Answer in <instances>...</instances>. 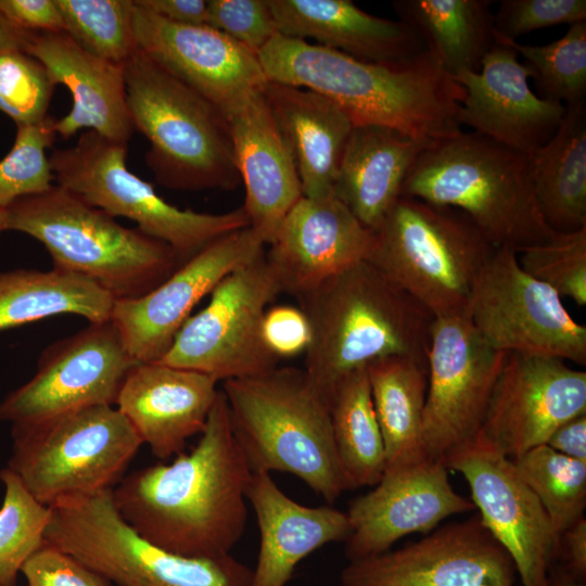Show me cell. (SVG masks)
Masks as SVG:
<instances>
[{"instance_id":"cell-1","label":"cell","mask_w":586,"mask_h":586,"mask_svg":"<svg viewBox=\"0 0 586 586\" xmlns=\"http://www.w3.org/2000/svg\"><path fill=\"white\" fill-rule=\"evenodd\" d=\"M252 473L219 390L191 451L126 474L112 497L123 519L155 546L184 557H217L243 536Z\"/></svg>"},{"instance_id":"cell-2","label":"cell","mask_w":586,"mask_h":586,"mask_svg":"<svg viewBox=\"0 0 586 586\" xmlns=\"http://www.w3.org/2000/svg\"><path fill=\"white\" fill-rule=\"evenodd\" d=\"M258 59L268 81L326 97L354 126H385L431 142L462 131L464 90L426 50L404 62L374 63L278 34Z\"/></svg>"},{"instance_id":"cell-3","label":"cell","mask_w":586,"mask_h":586,"mask_svg":"<svg viewBox=\"0 0 586 586\" xmlns=\"http://www.w3.org/2000/svg\"><path fill=\"white\" fill-rule=\"evenodd\" d=\"M297 301L311 334L303 369L327 402L345 377L373 360L403 356L426 362L434 316L368 260Z\"/></svg>"},{"instance_id":"cell-4","label":"cell","mask_w":586,"mask_h":586,"mask_svg":"<svg viewBox=\"0 0 586 586\" xmlns=\"http://www.w3.org/2000/svg\"><path fill=\"white\" fill-rule=\"evenodd\" d=\"M402 196L456 208L495 247L517 253L553 234L534 193L531 155L474 131H460L424 149Z\"/></svg>"},{"instance_id":"cell-5","label":"cell","mask_w":586,"mask_h":586,"mask_svg":"<svg viewBox=\"0 0 586 586\" xmlns=\"http://www.w3.org/2000/svg\"><path fill=\"white\" fill-rule=\"evenodd\" d=\"M231 426L253 472H286L332 505L349 489L329 404L304 369L276 367L224 381Z\"/></svg>"},{"instance_id":"cell-6","label":"cell","mask_w":586,"mask_h":586,"mask_svg":"<svg viewBox=\"0 0 586 586\" xmlns=\"http://www.w3.org/2000/svg\"><path fill=\"white\" fill-rule=\"evenodd\" d=\"M7 219L8 230L44 245L53 268L92 281L115 301L149 293L183 264L166 243L120 225L59 184L16 200Z\"/></svg>"},{"instance_id":"cell-7","label":"cell","mask_w":586,"mask_h":586,"mask_svg":"<svg viewBox=\"0 0 586 586\" xmlns=\"http://www.w3.org/2000/svg\"><path fill=\"white\" fill-rule=\"evenodd\" d=\"M124 76L131 123L150 142L144 160L158 184L230 191L241 183L221 110L139 48Z\"/></svg>"},{"instance_id":"cell-8","label":"cell","mask_w":586,"mask_h":586,"mask_svg":"<svg viewBox=\"0 0 586 586\" xmlns=\"http://www.w3.org/2000/svg\"><path fill=\"white\" fill-rule=\"evenodd\" d=\"M496 247L462 212L400 196L374 232L368 257L434 318L468 314Z\"/></svg>"},{"instance_id":"cell-9","label":"cell","mask_w":586,"mask_h":586,"mask_svg":"<svg viewBox=\"0 0 586 586\" xmlns=\"http://www.w3.org/2000/svg\"><path fill=\"white\" fill-rule=\"evenodd\" d=\"M112 491L64 498L49 507L44 540L113 586H251L253 569L230 553L184 557L143 538L117 511Z\"/></svg>"},{"instance_id":"cell-10","label":"cell","mask_w":586,"mask_h":586,"mask_svg":"<svg viewBox=\"0 0 586 586\" xmlns=\"http://www.w3.org/2000/svg\"><path fill=\"white\" fill-rule=\"evenodd\" d=\"M127 143L87 130L75 145L49 156L56 184L113 217L137 224L144 234L169 245L182 263L218 238L250 226L243 206L209 214L181 209L127 167Z\"/></svg>"},{"instance_id":"cell-11","label":"cell","mask_w":586,"mask_h":586,"mask_svg":"<svg viewBox=\"0 0 586 586\" xmlns=\"http://www.w3.org/2000/svg\"><path fill=\"white\" fill-rule=\"evenodd\" d=\"M11 435L7 468L47 507L113 489L143 445L112 405L79 409Z\"/></svg>"},{"instance_id":"cell-12","label":"cell","mask_w":586,"mask_h":586,"mask_svg":"<svg viewBox=\"0 0 586 586\" xmlns=\"http://www.w3.org/2000/svg\"><path fill=\"white\" fill-rule=\"evenodd\" d=\"M282 293L265 253L226 276L208 304L190 316L156 362L207 374L216 381L247 378L278 367L263 337L266 309Z\"/></svg>"},{"instance_id":"cell-13","label":"cell","mask_w":586,"mask_h":586,"mask_svg":"<svg viewBox=\"0 0 586 586\" xmlns=\"http://www.w3.org/2000/svg\"><path fill=\"white\" fill-rule=\"evenodd\" d=\"M468 316L495 349L586 364V328L561 297L526 273L518 253L496 247L474 286Z\"/></svg>"},{"instance_id":"cell-14","label":"cell","mask_w":586,"mask_h":586,"mask_svg":"<svg viewBox=\"0 0 586 586\" xmlns=\"http://www.w3.org/2000/svg\"><path fill=\"white\" fill-rule=\"evenodd\" d=\"M138 364L112 319L89 322L41 353L36 373L0 402V421L11 432L98 405H112Z\"/></svg>"},{"instance_id":"cell-15","label":"cell","mask_w":586,"mask_h":586,"mask_svg":"<svg viewBox=\"0 0 586 586\" xmlns=\"http://www.w3.org/2000/svg\"><path fill=\"white\" fill-rule=\"evenodd\" d=\"M506 356L481 336L468 314L434 319L422 424L426 459L444 462L477 435Z\"/></svg>"},{"instance_id":"cell-16","label":"cell","mask_w":586,"mask_h":586,"mask_svg":"<svg viewBox=\"0 0 586 586\" xmlns=\"http://www.w3.org/2000/svg\"><path fill=\"white\" fill-rule=\"evenodd\" d=\"M444 463L466 479L482 523L511 558L522 586H548L560 537L513 461L477 434Z\"/></svg>"},{"instance_id":"cell-17","label":"cell","mask_w":586,"mask_h":586,"mask_svg":"<svg viewBox=\"0 0 586 586\" xmlns=\"http://www.w3.org/2000/svg\"><path fill=\"white\" fill-rule=\"evenodd\" d=\"M515 574L476 513L398 549L349 561L341 586H514Z\"/></svg>"},{"instance_id":"cell-18","label":"cell","mask_w":586,"mask_h":586,"mask_svg":"<svg viewBox=\"0 0 586 586\" xmlns=\"http://www.w3.org/2000/svg\"><path fill=\"white\" fill-rule=\"evenodd\" d=\"M265 246L250 226L235 230L213 241L149 293L116 300L111 319L132 358L160 361L195 305L226 276L262 256Z\"/></svg>"},{"instance_id":"cell-19","label":"cell","mask_w":586,"mask_h":586,"mask_svg":"<svg viewBox=\"0 0 586 586\" xmlns=\"http://www.w3.org/2000/svg\"><path fill=\"white\" fill-rule=\"evenodd\" d=\"M586 412V372L564 360L507 354L477 433L510 459L547 443L555 430Z\"/></svg>"},{"instance_id":"cell-20","label":"cell","mask_w":586,"mask_h":586,"mask_svg":"<svg viewBox=\"0 0 586 586\" xmlns=\"http://www.w3.org/2000/svg\"><path fill=\"white\" fill-rule=\"evenodd\" d=\"M474 509L453 488L442 461L385 470L373 489L355 498L346 511L351 533L345 557L349 562L383 553L406 535L428 534L443 520Z\"/></svg>"},{"instance_id":"cell-21","label":"cell","mask_w":586,"mask_h":586,"mask_svg":"<svg viewBox=\"0 0 586 586\" xmlns=\"http://www.w3.org/2000/svg\"><path fill=\"white\" fill-rule=\"evenodd\" d=\"M137 47L224 113L268 82L258 54L208 25L171 23L133 0Z\"/></svg>"},{"instance_id":"cell-22","label":"cell","mask_w":586,"mask_h":586,"mask_svg":"<svg viewBox=\"0 0 586 586\" xmlns=\"http://www.w3.org/2000/svg\"><path fill=\"white\" fill-rule=\"evenodd\" d=\"M453 77L464 90L458 112L460 126L525 154L547 143L565 113L562 103L533 92L531 68L499 39L479 72L461 71Z\"/></svg>"},{"instance_id":"cell-23","label":"cell","mask_w":586,"mask_h":586,"mask_svg":"<svg viewBox=\"0 0 586 586\" xmlns=\"http://www.w3.org/2000/svg\"><path fill=\"white\" fill-rule=\"evenodd\" d=\"M374 233L335 195L302 196L282 220L265 251L282 293L297 298L360 260Z\"/></svg>"},{"instance_id":"cell-24","label":"cell","mask_w":586,"mask_h":586,"mask_svg":"<svg viewBox=\"0 0 586 586\" xmlns=\"http://www.w3.org/2000/svg\"><path fill=\"white\" fill-rule=\"evenodd\" d=\"M234 162L245 188L250 227L268 245L282 220L303 196L291 151L264 94L255 90L224 112Z\"/></svg>"},{"instance_id":"cell-25","label":"cell","mask_w":586,"mask_h":586,"mask_svg":"<svg viewBox=\"0 0 586 586\" xmlns=\"http://www.w3.org/2000/svg\"><path fill=\"white\" fill-rule=\"evenodd\" d=\"M214 378L162 362H138L126 375L115 407L158 459L183 453L201 434L219 390Z\"/></svg>"},{"instance_id":"cell-26","label":"cell","mask_w":586,"mask_h":586,"mask_svg":"<svg viewBox=\"0 0 586 586\" xmlns=\"http://www.w3.org/2000/svg\"><path fill=\"white\" fill-rule=\"evenodd\" d=\"M25 52L44 66L54 85L65 86L72 94V110L55 120L56 136L68 139L88 128L128 144L133 126L126 100L124 64L90 53L65 31H34Z\"/></svg>"},{"instance_id":"cell-27","label":"cell","mask_w":586,"mask_h":586,"mask_svg":"<svg viewBox=\"0 0 586 586\" xmlns=\"http://www.w3.org/2000/svg\"><path fill=\"white\" fill-rule=\"evenodd\" d=\"M260 534L251 586H285L304 558L351 533L346 512L307 507L286 496L268 472H253L246 493Z\"/></svg>"},{"instance_id":"cell-28","label":"cell","mask_w":586,"mask_h":586,"mask_svg":"<svg viewBox=\"0 0 586 586\" xmlns=\"http://www.w3.org/2000/svg\"><path fill=\"white\" fill-rule=\"evenodd\" d=\"M280 35L374 63H399L425 50L402 21L371 15L349 0H268Z\"/></svg>"},{"instance_id":"cell-29","label":"cell","mask_w":586,"mask_h":586,"mask_svg":"<svg viewBox=\"0 0 586 586\" xmlns=\"http://www.w3.org/2000/svg\"><path fill=\"white\" fill-rule=\"evenodd\" d=\"M432 143L385 126H354L337 169L335 195L374 233L402 196L416 160Z\"/></svg>"},{"instance_id":"cell-30","label":"cell","mask_w":586,"mask_h":586,"mask_svg":"<svg viewBox=\"0 0 586 586\" xmlns=\"http://www.w3.org/2000/svg\"><path fill=\"white\" fill-rule=\"evenodd\" d=\"M264 94L293 156L304 196L333 193L337 169L354 127L326 97L268 81Z\"/></svg>"},{"instance_id":"cell-31","label":"cell","mask_w":586,"mask_h":586,"mask_svg":"<svg viewBox=\"0 0 586 586\" xmlns=\"http://www.w3.org/2000/svg\"><path fill=\"white\" fill-rule=\"evenodd\" d=\"M539 212L556 232L586 227V107L565 106L556 133L531 154Z\"/></svg>"},{"instance_id":"cell-32","label":"cell","mask_w":586,"mask_h":586,"mask_svg":"<svg viewBox=\"0 0 586 586\" xmlns=\"http://www.w3.org/2000/svg\"><path fill=\"white\" fill-rule=\"evenodd\" d=\"M488 0H398L399 21L410 25L424 48L451 76L479 72L496 43L494 13Z\"/></svg>"},{"instance_id":"cell-33","label":"cell","mask_w":586,"mask_h":586,"mask_svg":"<svg viewBox=\"0 0 586 586\" xmlns=\"http://www.w3.org/2000/svg\"><path fill=\"white\" fill-rule=\"evenodd\" d=\"M367 373L385 447V470L425 460L422 424L426 362L403 356L385 357L368 364Z\"/></svg>"},{"instance_id":"cell-34","label":"cell","mask_w":586,"mask_h":586,"mask_svg":"<svg viewBox=\"0 0 586 586\" xmlns=\"http://www.w3.org/2000/svg\"><path fill=\"white\" fill-rule=\"evenodd\" d=\"M114 303L92 281L56 268L0 271V331L60 314L103 322L111 319Z\"/></svg>"},{"instance_id":"cell-35","label":"cell","mask_w":586,"mask_h":586,"mask_svg":"<svg viewBox=\"0 0 586 586\" xmlns=\"http://www.w3.org/2000/svg\"><path fill=\"white\" fill-rule=\"evenodd\" d=\"M328 403L333 441L349 489L373 487L384 474L386 458L367 366L345 377Z\"/></svg>"},{"instance_id":"cell-36","label":"cell","mask_w":586,"mask_h":586,"mask_svg":"<svg viewBox=\"0 0 586 586\" xmlns=\"http://www.w3.org/2000/svg\"><path fill=\"white\" fill-rule=\"evenodd\" d=\"M560 535L584 517L586 462L566 457L547 444L511 459Z\"/></svg>"},{"instance_id":"cell-37","label":"cell","mask_w":586,"mask_h":586,"mask_svg":"<svg viewBox=\"0 0 586 586\" xmlns=\"http://www.w3.org/2000/svg\"><path fill=\"white\" fill-rule=\"evenodd\" d=\"M496 39L525 60L539 97L565 106L585 102L586 22L570 25L561 38L544 46L524 44L497 35Z\"/></svg>"},{"instance_id":"cell-38","label":"cell","mask_w":586,"mask_h":586,"mask_svg":"<svg viewBox=\"0 0 586 586\" xmlns=\"http://www.w3.org/2000/svg\"><path fill=\"white\" fill-rule=\"evenodd\" d=\"M65 33L90 53L124 64L138 49L131 24L133 0H55Z\"/></svg>"},{"instance_id":"cell-39","label":"cell","mask_w":586,"mask_h":586,"mask_svg":"<svg viewBox=\"0 0 586 586\" xmlns=\"http://www.w3.org/2000/svg\"><path fill=\"white\" fill-rule=\"evenodd\" d=\"M0 507V586H15L22 566L44 542L49 507L38 502L7 467Z\"/></svg>"},{"instance_id":"cell-40","label":"cell","mask_w":586,"mask_h":586,"mask_svg":"<svg viewBox=\"0 0 586 586\" xmlns=\"http://www.w3.org/2000/svg\"><path fill=\"white\" fill-rule=\"evenodd\" d=\"M55 118L17 126L12 149L0 160V208L16 200L48 191L54 180L46 150L56 137Z\"/></svg>"},{"instance_id":"cell-41","label":"cell","mask_w":586,"mask_h":586,"mask_svg":"<svg viewBox=\"0 0 586 586\" xmlns=\"http://www.w3.org/2000/svg\"><path fill=\"white\" fill-rule=\"evenodd\" d=\"M521 268L547 284L560 297L586 304V227L572 232H553L544 242L518 252Z\"/></svg>"},{"instance_id":"cell-42","label":"cell","mask_w":586,"mask_h":586,"mask_svg":"<svg viewBox=\"0 0 586 586\" xmlns=\"http://www.w3.org/2000/svg\"><path fill=\"white\" fill-rule=\"evenodd\" d=\"M54 82L44 66L24 51L0 52V111L16 126L48 117Z\"/></svg>"},{"instance_id":"cell-43","label":"cell","mask_w":586,"mask_h":586,"mask_svg":"<svg viewBox=\"0 0 586 586\" xmlns=\"http://www.w3.org/2000/svg\"><path fill=\"white\" fill-rule=\"evenodd\" d=\"M586 22V0H502L494 13L496 35L518 37L556 25Z\"/></svg>"},{"instance_id":"cell-44","label":"cell","mask_w":586,"mask_h":586,"mask_svg":"<svg viewBox=\"0 0 586 586\" xmlns=\"http://www.w3.org/2000/svg\"><path fill=\"white\" fill-rule=\"evenodd\" d=\"M207 25L254 53L279 34L268 0H208Z\"/></svg>"},{"instance_id":"cell-45","label":"cell","mask_w":586,"mask_h":586,"mask_svg":"<svg viewBox=\"0 0 586 586\" xmlns=\"http://www.w3.org/2000/svg\"><path fill=\"white\" fill-rule=\"evenodd\" d=\"M27 586H113L76 557L46 540L22 566Z\"/></svg>"},{"instance_id":"cell-46","label":"cell","mask_w":586,"mask_h":586,"mask_svg":"<svg viewBox=\"0 0 586 586\" xmlns=\"http://www.w3.org/2000/svg\"><path fill=\"white\" fill-rule=\"evenodd\" d=\"M262 331L265 344L279 360L305 354L311 337L305 313L291 305L269 306Z\"/></svg>"},{"instance_id":"cell-47","label":"cell","mask_w":586,"mask_h":586,"mask_svg":"<svg viewBox=\"0 0 586 586\" xmlns=\"http://www.w3.org/2000/svg\"><path fill=\"white\" fill-rule=\"evenodd\" d=\"M0 11L12 24L25 30L65 31L55 0H0Z\"/></svg>"},{"instance_id":"cell-48","label":"cell","mask_w":586,"mask_h":586,"mask_svg":"<svg viewBox=\"0 0 586 586\" xmlns=\"http://www.w3.org/2000/svg\"><path fill=\"white\" fill-rule=\"evenodd\" d=\"M137 2L171 23L207 25L208 9L205 0H137Z\"/></svg>"},{"instance_id":"cell-49","label":"cell","mask_w":586,"mask_h":586,"mask_svg":"<svg viewBox=\"0 0 586 586\" xmlns=\"http://www.w3.org/2000/svg\"><path fill=\"white\" fill-rule=\"evenodd\" d=\"M546 444L566 457L586 462V412L558 426Z\"/></svg>"},{"instance_id":"cell-50","label":"cell","mask_w":586,"mask_h":586,"mask_svg":"<svg viewBox=\"0 0 586 586\" xmlns=\"http://www.w3.org/2000/svg\"><path fill=\"white\" fill-rule=\"evenodd\" d=\"M558 556L563 558L561 564L574 575L585 579L586 576V519L583 517L566 528L559 538Z\"/></svg>"},{"instance_id":"cell-51","label":"cell","mask_w":586,"mask_h":586,"mask_svg":"<svg viewBox=\"0 0 586 586\" xmlns=\"http://www.w3.org/2000/svg\"><path fill=\"white\" fill-rule=\"evenodd\" d=\"M34 31L18 28L0 11V52L24 51Z\"/></svg>"},{"instance_id":"cell-52","label":"cell","mask_w":586,"mask_h":586,"mask_svg":"<svg viewBox=\"0 0 586 586\" xmlns=\"http://www.w3.org/2000/svg\"><path fill=\"white\" fill-rule=\"evenodd\" d=\"M548 586H585V579L574 575L563 565H552L548 575Z\"/></svg>"},{"instance_id":"cell-53","label":"cell","mask_w":586,"mask_h":586,"mask_svg":"<svg viewBox=\"0 0 586 586\" xmlns=\"http://www.w3.org/2000/svg\"><path fill=\"white\" fill-rule=\"evenodd\" d=\"M7 208H0V232L8 230Z\"/></svg>"}]
</instances>
